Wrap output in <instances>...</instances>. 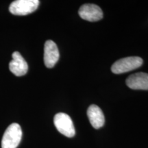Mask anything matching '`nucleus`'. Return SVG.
Returning a JSON list of instances; mask_svg holds the SVG:
<instances>
[{"instance_id": "obj_1", "label": "nucleus", "mask_w": 148, "mask_h": 148, "mask_svg": "<svg viewBox=\"0 0 148 148\" xmlns=\"http://www.w3.org/2000/svg\"><path fill=\"white\" fill-rule=\"evenodd\" d=\"M22 138V130L18 123H13L5 130L1 140V148H16Z\"/></svg>"}, {"instance_id": "obj_2", "label": "nucleus", "mask_w": 148, "mask_h": 148, "mask_svg": "<svg viewBox=\"0 0 148 148\" xmlns=\"http://www.w3.org/2000/svg\"><path fill=\"white\" fill-rule=\"evenodd\" d=\"M143 61L138 56H130L121 58L112 64L111 70L115 74L123 73L137 69L143 64Z\"/></svg>"}, {"instance_id": "obj_3", "label": "nucleus", "mask_w": 148, "mask_h": 148, "mask_svg": "<svg viewBox=\"0 0 148 148\" xmlns=\"http://www.w3.org/2000/svg\"><path fill=\"white\" fill-rule=\"evenodd\" d=\"M39 3L38 0H16L11 3L9 11L14 15H26L34 12Z\"/></svg>"}, {"instance_id": "obj_4", "label": "nucleus", "mask_w": 148, "mask_h": 148, "mask_svg": "<svg viewBox=\"0 0 148 148\" xmlns=\"http://www.w3.org/2000/svg\"><path fill=\"white\" fill-rule=\"evenodd\" d=\"M53 123L58 131L66 137L71 138L75 134V127L71 117L63 112H59L54 116Z\"/></svg>"}, {"instance_id": "obj_5", "label": "nucleus", "mask_w": 148, "mask_h": 148, "mask_svg": "<svg viewBox=\"0 0 148 148\" xmlns=\"http://www.w3.org/2000/svg\"><path fill=\"white\" fill-rule=\"evenodd\" d=\"M79 15L88 21H97L103 17V12L99 6L91 3L82 5L79 10Z\"/></svg>"}, {"instance_id": "obj_6", "label": "nucleus", "mask_w": 148, "mask_h": 148, "mask_svg": "<svg viewBox=\"0 0 148 148\" xmlns=\"http://www.w3.org/2000/svg\"><path fill=\"white\" fill-rule=\"evenodd\" d=\"M60 54L56 44L53 40H48L44 47V62L47 68H52L58 62Z\"/></svg>"}, {"instance_id": "obj_7", "label": "nucleus", "mask_w": 148, "mask_h": 148, "mask_svg": "<svg viewBox=\"0 0 148 148\" xmlns=\"http://www.w3.org/2000/svg\"><path fill=\"white\" fill-rule=\"evenodd\" d=\"M12 60L9 63V69L16 76L25 75L28 71V65L25 59L18 51H14L12 55Z\"/></svg>"}, {"instance_id": "obj_8", "label": "nucleus", "mask_w": 148, "mask_h": 148, "mask_svg": "<svg viewBox=\"0 0 148 148\" xmlns=\"http://www.w3.org/2000/svg\"><path fill=\"white\" fill-rule=\"evenodd\" d=\"M129 88L134 90H148V73H136L130 75L126 79Z\"/></svg>"}, {"instance_id": "obj_9", "label": "nucleus", "mask_w": 148, "mask_h": 148, "mask_svg": "<svg viewBox=\"0 0 148 148\" xmlns=\"http://www.w3.org/2000/svg\"><path fill=\"white\" fill-rule=\"evenodd\" d=\"M87 115L92 126L95 129L100 128L104 125L105 118L102 110L97 105H91L87 110Z\"/></svg>"}]
</instances>
